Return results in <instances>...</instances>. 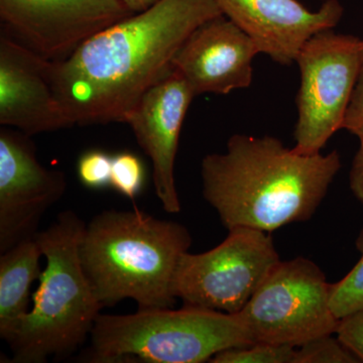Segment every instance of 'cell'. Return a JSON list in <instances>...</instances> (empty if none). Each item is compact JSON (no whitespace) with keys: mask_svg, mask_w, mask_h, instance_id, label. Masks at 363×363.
Wrapping results in <instances>:
<instances>
[{"mask_svg":"<svg viewBox=\"0 0 363 363\" xmlns=\"http://www.w3.org/2000/svg\"><path fill=\"white\" fill-rule=\"evenodd\" d=\"M220 16L216 0H157L54 62L55 90L72 125L125 123L145 93L172 71L189 35Z\"/></svg>","mask_w":363,"mask_h":363,"instance_id":"6da1fadb","label":"cell"},{"mask_svg":"<svg viewBox=\"0 0 363 363\" xmlns=\"http://www.w3.org/2000/svg\"><path fill=\"white\" fill-rule=\"evenodd\" d=\"M340 168L337 150L304 155L274 136L234 135L203 159V196L228 230L272 233L311 219Z\"/></svg>","mask_w":363,"mask_h":363,"instance_id":"7a4b0ae2","label":"cell"},{"mask_svg":"<svg viewBox=\"0 0 363 363\" xmlns=\"http://www.w3.org/2000/svg\"><path fill=\"white\" fill-rule=\"evenodd\" d=\"M192 236L185 226L138 208L108 210L86 224L80 245L83 269L102 307L125 298L138 310L175 305L173 281Z\"/></svg>","mask_w":363,"mask_h":363,"instance_id":"3957f363","label":"cell"},{"mask_svg":"<svg viewBox=\"0 0 363 363\" xmlns=\"http://www.w3.org/2000/svg\"><path fill=\"white\" fill-rule=\"evenodd\" d=\"M86 224L71 210L35 238L45 267L33 295V308L9 344L16 363H43L71 354L90 338L102 307L91 286L80 257Z\"/></svg>","mask_w":363,"mask_h":363,"instance_id":"277c9868","label":"cell"},{"mask_svg":"<svg viewBox=\"0 0 363 363\" xmlns=\"http://www.w3.org/2000/svg\"><path fill=\"white\" fill-rule=\"evenodd\" d=\"M92 362L201 363L252 344L236 314L185 306L100 314L90 335Z\"/></svg>","mask_w":363,"mask_h":363,"instance_id":"5b68a950","label":"cell"},{"mask_svg":"<svg viewBox=\"0 0 363 363\" xmlns=\"http://www.w3.org/2000/svg\"><path fill=\"white\" fill-rule=\"evenodd\" d=\"M329 292L330 284L312 260H279L236 316L252 343L298 347L336 334Z\"/></svg>","mask_w":363,"mask_h":363,"instance_id":"8992f818","label":"cell"},{"mask_svg":"<svg viewBox=\"0 0 363 363\" xmlns=\"http://www.w3.org/2000/svg\"><path fill=\"white\" fill-rule=\"evenodd\" d=\"M228 231L212 250L182 255L173 293L184 305L238 314L281 260L269 233L248 227Z\"/></svg>","mask_w":363,"mask_h":363,"instance_id":"52a82bcc","label":"cell"},{"mask_svg":"<svg viewBox=\"0 0 363 363\" xmlns=\"http://www.w3.org/2000/svg\"><path fill=\"white\" fill-rule=\"evenodd\" d=\"M360 40L327 30L313 35L298 52L296 152L319 154L334 133L342 130L359 70Z\"/></svg>","mask_w":363,"mask_h":363,"instance_id":"ba28073f","label":"cell"},{"mask_svg":"<svg viewBox=\"0 0 363 363\" xmlns=\"http://www.w3.org/2000/svg\"><path fill=\"white\" fill-rule=\"evenodd\" d=\"M131 14L123 0H0L6 35L54 62Z\"/></svg>","mask_w":363,"mask_h":363,"instance_id":"9c48e42d","label":"cell"},{"mask_svg":"<svg viewBox=\"0 0 363 363\" xmlns=\"http://www.w3.org/2000/svg\"><path fill=\"white\" fill-rule=\"evenodd\" d=\"M63 172L43 166L30 135L0 130V253L37 235L45 212L65 194Z\"/></svg>","mask_w":363,"mask_h":363,"instance_id":"30bf717a","label":"cell"},{"mask_svg":"<svg viewBox=\"0 0 363 363\" xmlns=\"http://www.w3.org/2000/svg\"><path fill=\"white\" fill-rule=\"evenodd\" d=\"M195 97L185 79L172 69L145 93L124 123L152 162L155 191L168 213L181 211L175 162L184 121Z\"/></svg>","mask_w":363,"mask_h":363,"instance_id":"8fae6325","label":"cell"},{"mask_svg":"<svg viewBox=\"0 0 363 363\" xmlns=\"http://www.w3.org/2000/svg\"><path fill=\"white\" fill-rule=\"evenodd\" d=\"M0 124L28 135L72 126L54 85V61L0 37Z\"/></svg>","mask_w":363,"mask_h":363,"instance_id":"7c38bea8","label":"cell"},{"mask_svg":"<svg viewBox=\"0 0 363 363\" xmlns=\"http://www.w3.org/2000/svg\"><path fill=\"white\" fill-rule=\"evenodd\" d=\"M260 54L252 38L225 16L202 23L177 52L172 69L195 96L225 95L252 82V61Z\"/></svg>","mask_w":363,"mask_h":363,"instance_id":"4fadbf2b","label":"cell"},{"mask_svg":"<svg viewBox=\"0 0 363 363\" xmlns=\"http://www.w3.org/2000/svg\"><path fill=\"white\" fill-rule=\"evenodd\" d=\"M222 13L252 38L260 54L281 65L295 63L313 35L333 30L342 18L339 0L311 11L298 0H216Z\"/></svg>","mask_w":363,"mask_h":363,"instance_id":"5bb4252c","label":"cell"},{"mask_svg":"<svg viewBox=\"0 0 363 363\" xmlns=\"http://www.w3.org/2000/svg\"><path fill=\"white\" fill-rule=\"evenodd\" d=\"M42 257L35 236L0 253V337L6 342L30 311V288L42 274Z\"/></svg>","mask_w":363,"mask_h":363,"instance_id":"9a60e30c","label":"cell"},{"mask_svg":"<svg viewBox=\"0 0 363 363\" xmlns=\"http://www.w3.org/2000/svg\"><path fill=\"white\" fill-rule=\"evenodd\" d=\"M362 257L342 279L330 284V308L338 320L363 308V229L357 240Z\"/></svg>","mask_w":363,"mask_h":363,"instance_id":"2e32d148","label":"cell"},{"mask_svg":"<svg viewBox=\"0 0 363 363\" xmlns=\"http://www.w3.org/2000/svg\"><path fill=\"white\" fill-rule=\"evenodd\" d=\"M296 347L257 342L229 348L215 355L212 363H294Z\"/></svg>","mask_w":363,"mask_h":363,"instance_id":"e0dca14e","label":"cell"},{"mask_svg":"<svg viewBox=\"0 0 363 363\" xmlns=\"http://www.w3.org/2000/svg\"><path fill=\"white\" fill-rule=\"evenodd\" d=\"M145 164L140 157L130 152L112 156L111 187L131 201H135L145 188Z\"/></svg>","mask_w":363,"mask_h":363,"instance_id":"ac0fdd59","label":"cell"},{"mask_svg":"<svg viewBox=\"0 0 363 363\" xmlns=\"http://www.w3.org/2000/svg\"><path fill=\"white\" fill-rule=\"evenodd\" d=\"M359 358L332 335L321 336L296 347L294 363H358Z\"/></svg>","mask_w":363,"mask_h":363,"instance_id":"d6986e66","label":"cell"},{"mask_svg":"<svg viewBox=\"0 0 363 363\" xmlns=\"http://www.w3.org/2000/svg\"><path fill=\"white\" fill-rule=\"evenodd\" d=\"M111 169L112 156L104 150H86L78 159L79 181L91 190H104L111 186Z\"/></svg>","mask_w":363,"mask_h":363,"instance_id":"ffe728a7","label":"cell"},{"mask_svg":"<svg viewBox=\"0 0 363 363\" xmlns=\"http://www.w3.org/2000/svg\"><path fill=\"white\" fill-rule=\"evenodd\" d=\"M342 130L358 138L363 135V40H360L359 70L357 84L346 111Z\"/></svg>","mask_w":363,"mask_h":363,"instance_id":"44dd1931","label":"cell"},{"mask_svg":"<svg viewBox=\"0 0 363 363\" xmlns=\"http://www.w3.org/2000/svg\"><path fill=\"white\" fill-rule=\"evenodd\" d=\"M336 335L363 362V308L339 320Z\"/></svg>","mask_w":363,"mask_h":363,"instance_id":"7402d4cb","label":"cell"},{"mask_svg":"<svg viewBox=\"0 0 363 363\" xmlns=\"http://www.w3.org/2000/svg\"><path fill=\"white\" fill-rule=\"evenodd\" d=\"M359 147L351 164L350 185L351 192L363 207V135L359 138Z\"/></svg>","mask_w":363,"mask_h":363,"instance_id":"603a6c76","label":"cell"},{"mask_svg":"<svg viewBox=\"0 0 363 363\" xmlns=\"http://www.w3.org/2000/svg\"><path fill=\"white\" fill-rule=\"evenodd\" d=\"M123 1L130 11L135 13L149 9L152 4H156L157 0H123Z\"/></svg>","mask_w":363,"mask_h":363,"instance_id":"cb8c5ba5","label":"cell"}]
</instances>
